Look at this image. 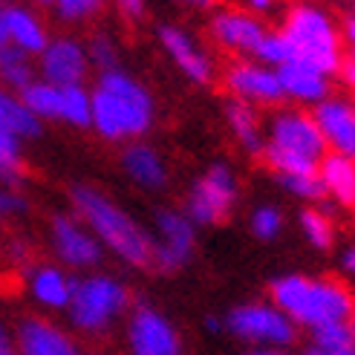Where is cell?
I'll return each mask as SVG.
<instances>
[{
    "instance_id": "cell-1",
    "label": "cell",
    "mask_w": 355,
    "mask_h": 355,
    "mask_svg": "<svg viewBox=\"0 0 355 355\" xmlns=\"http://www.w3.org/2000/svg\"><path fill=\"white\" fill-rule=\"evenodd\" d=\"M272 300L297 318L300 324L321 329L327 324H347L355 312V295L341 277L327 275L321 280L309 277H280L272 283Z\"/></svg>"
},
{
    "instance_id": "cell-2",
    "label": "cell",
    "mask_w": 355,
    "mask_h": 355,
    "mask_svg": "<svg viewBox=\"0 0 355 355\" xmlns=\"http://www.w3.org/2000/svg\"><path fill=\"white\" fill-rule=\"evenodd\" d=\"M90 104H93L96 130L107 139L141 136L150 128V119H153L150 96L145 93L141 84L116 73V69L101 73Z\"/></svg>"
},
{
    "instance_id": "cell-3",
    "label": "cell",
    "mask_w": 355,
    "mask_h": 355,
    "mask_svg": "<svg viewBox=\"0 0 355 355\" xmlns=\"http://www.w3.org/2000/svg\"><path fill=\"white\" fill-rule=\"evenodd\" d=\"M280 38L289 46V61L306 64L318 73H338L341 64V29H335L329 15L315 6H292L283 15Z\"/></svg>"
},
{
    "instance_id": "cell-4",
    "label": "cell",
    "mask_w": 355,
    "mask_h": 355,
    "mask_svg": "<svg viewBox=\"0 0 355 355\" xmlns=\"http://www.w3.org/2000/svg\"><path fill=\"white\" fill-rule=\"evenodd\" d=\"M73 202L81 211V217L96 228V234L107 243L116 254H121L130 266L148 269L153 263V243L141 228L124 214L119 205H113L96 188L78 185L73 188Z\"/></svg>"
},
{
    "instance_id": "cell-5",
    "label": "cell",
    "mask_w": 355,
    "mask_h": 355,
    "mask_svg": "<svg viewBox=\"0 0 355 355\" xmlns=\"http://www.w3.org/2000/svg\"><path fill=\"white\" fill-rule=\"evenodd\" d=\"M128 289L113 277H87L78 286H73L69 297V309H73V324L84 332H104L110 327L113 318L121 315L128 306Z\"/></svg>"
},
{
    "instance_id": "cell-6",
    "label": "cell",
    "mask_w": 355,
    "mask_h": 355,
    "mask_svg": "<svg viewBox=\"0 0 355 355\" xmlns=\"http://www.w3.org/2000/svg\"><path fill=\"white\" fill-rule=\"evenodd\" d=\"M269 148L304 159L309 165H321L327 156V139L318 130V124L309 113H283L272 121Z\"/></svg>"
},
{
    "instance_id": "cell-7",
    "label": "cell",
    "mask_w": 355,
    "mask_h": 355,
    "mask_svg": "<svg viewBox=\"0 0 355 355\" xmlns=\"http://www.w3.org/2000/svg\"><path fill=\"white\" fill-rule=\"evenodd\" d=\"M234 202V176L228 168L214 165L193 185L188 197V214L197 223H223Z\"/></svg>"
},
{
    "instance_id": "cell-8",
    "label": "cell",
    "mask_w": 355,
    "mask_h": 355,
    "mask_svg": "<svg viewBox=\"0 0 355 355\" xmlns=\"http://www.w3.org/2000/svg\"><path fill=\"white\" fill-rule=\"evenodd\" d=\"M228 329L248 341L266 344H289L295 338L292 324L277 309L269 306H240L228 315Z\"/></svg>"
},
{
    "instance_id": "cell-9",
    "label": "cell",
    "mask_w": 355,
    "mask_h": 355,
    "mask_svg": "<svg viewBox=\"0 0 355 355\" xmlns=\"http://www.w3.org/2000/svg\"><path fill=\"white\" fill-rule=\"evenodd\" d=\"M128 341L133 355H180V338L173 327L150 306H139L133 312Z\"/></svg>"
},
{
    "instance_id": "cell-10",
    "label": "cell",
    "mask_w": 355,
    "mask_h": 355,
    "mask_svg": "<svg viewBox=\"0 0 355 355\" xmlns=\"http://www.w3.org/2000/svg\"><path fill=\"white\" fill-rule=\"evenodd\" d=\"M223 84H225V90H232V96L240 101L252 98L260 104H277L283 98V87H280L277 76L266 73V69H260L254 64H245V61L228 64L223 73Z\"/></svg>"
},
{
    "instance_id": "cell-11",
    "label": "cell",
    "mask_w": 355,
    "mask_h": 355,
    "mask_svg": "<svg viewBox=\"0 0 355 355\" xmlns=\"http://www.w3.org/2000/svg\"><path fill=\"white\" fill-rule=\"evenodd\" d=\"M156 225L162 232V245L153 248V263L159 272H176L188 263L193 248V232L191 223L173 211H156Z\"/></svg>"
},
{
    "instance_id": "cell-12",
    "label": "cell",
    "mask_w": 355,
    "mask_h": 355,
    "mask_svg": "<svg viewBox=\"0 0 355 355\" xmlns=\"http://www.w3.org/2000/svg\"><path fill=\"white\" fill-rule=\"evenodd\" d=\"M211 38H214L223 49L257 52V46L266 38V26L243 9H225L211 21Z\"/></svg>"
},
{
    "instance_id": "cell-13",
    "label": "cell",
    "mask_w": 355,
    "mask_h": 355,
    "mask_svg": "<svg viewBox=\"0 0 355 355\" xmlns=\"http://www.w3.org/2000/svg\"><path fill=\"white\" fill-rule=\"evenodd\" d=\"M41 69L52 87H78L87 73V55L76 41H52L41 52Z\"/></svg>"
},
{
    "instance_id": "cell-14",
    "label": "cell",
    "mask_w": 355,
    "mask_h": 355,
    "mask_svg": "<svg viewBox=\"0 0 355 355\" xmlns=\"http://www.w3.org/2000/svg\"><path fill=\"white\" fill-rule=\"evenodd\" d=\"M17 347H21L24 355H81L76 344L55 324L35 315L17 324ZM93 355H104V352H93Z\"/></svg>"
},
{
    "instance_id": "cell-15",
    "label": "cell",
    "mask_w": 355,
    "mask_h": 355,
    "mask_svg": "<svg viewBox=\"0 0 355 355\" xmlns=\"http://www.w3.org/2000/svg\"><path fill=\"white\" fill-rule=\"evenodd\" d=\"M315 124L341 156L355 159V107L347 101H324L315 107Z\"/></svg>"
},
{
    "instance_id": "cell-16",
    "label": "cell",
    "mask_w": 355,
    "mask_h": 355,
    "mask_svg": "<svg viewBox=\"0 0 355 355\" xmlns=\"http://www.w3.org/2000/svg\"><path fill=\"white\" fill-rule=\"evenodd\" d=\"M159 41L165 44V49L173 55V61L180 64V69L188 78L200 81V84H208L211 78H214V76H211V61L202 55L197 46H193V41L188 38L180 26H171V24L159 26Z\"/></svg>"
},
{
    "instance_id": "cell-17",
    "label": "cell",
    "mask_w": 355,
    "mask_h": 355,
    "mask_svg": "<svg viewBox=\"0 0 355 355\" xmlns=\"http://www.w3.org/2000/svg\"><path fill=\"white\" fill-rule=\"evenodd\" d=\"M52 234H55V245H58V252L67 263H73V266H93L101 252H98V243L81 232V228L69 220V217H55L52 220Z\"/></svg>"
},
{
    "instance_id": "cell-18",
    "label": "cell",
    "mask_w": 355,
    "mask_h": 355,
    "mask_svg": "<svg viewBox=\"0 0 355 355\" xmlns=\"http://www.w3.org/2000/svg\"><path fill=\"white\" fill-rule=\"evenodd\" d=\"M324 188H329L338 202L347 208H355V159L341 156V153H327L321 168H318Z\"/></svg>"
},
{
    "instance_id": "cell-19",
    "label": "cell",
    "mask_w": 355,
    "mask_h": 355,
    "mask_svg": "<svg viewBox=\"0 0 355 355\" xmlns=\"http://www.w3.org/2000/svg\"><path fill=\"white\" fill-rule=\"evenodd\" d=\"M277 81L283 87V93L304 98V101H318V98L327 96V78L306 64H295V61L280 64Z\"/></svg>"
},
{
    "instance_id": "cell-20",
    "label": "cell",
    "mask_w": 355,
    "mask_h": 355,
    "mask_svg": "<svg viewBox=\"0 0 355 355\" xmlns=\"http://www.w3.org/2000/svg\"><path fill=\"white\" fill-rule=\"evenodd\" d=\"M121 162H124V171H128L136 182L148 185V188H159L168 182V171L162 165V159L148 145H130L124 150Z\"/></svg>"
},
{
    "instance_id": "cell-21",
    "label": "cell",
    "mask_w": 355,
    "mask_h": 355,
    "mask_svg": "<svg viewBox=\"0 0 355 355\" xmlns=\"http://www.w3.org/2000/svg\"><path fill=\"white\" fill-rule=\"evenodd\" d=\"M3 21H6V35L17 44L21 52H44L46 49L44 26L35 21V15H29L26 9L9 6L3 12Z\"/></svg>"
},
{
    "instance_id": "cell-22",
    "label": "cell",
    "mask_w": 355,
    "mask_h": 355,
    "mask_svg": "<svg viewBox=\"0 0 355 355\" xmlns=\"http://www.w3.org/2000/svg\"><path fill=\"white\" fill-rule=\"evenodd\" d=\"M73 286L76 283H69L58 269H49V266L38 269L32 277V292L46 306H67L73 297Z\"/></svg>"
},
{
    "instance_id": "cell-23",
    "label": "cell",
    "mask_w": 355,
    "mask_h": 355,
    "mask_svg": "<svg viewBox=\"0 0 355 355\" xmlns=\"http://www.w3.org/2000/svg\"><path fill=\"white\" fill-rule=\"evenodd\" d=\"M0 130H6L12 136H38L41 124L21 101H15L12 96L0 90Z\"/></svg>"
},
{
    "instance_id": "cell-24",
    "label": "cell",
    "mask_w": 355,
    "mask_h": 355,
    "mask_svg": "<svg viewBox=\"0 0 355 355\" xmlns=\"http://www.w3.org/2000/svg\"><path fill=\"white\" fill-rule=\"evenodd\" d=\"M228 121H232L234 133L240 136V141L248 148L260 153L263 145H260V133H257V113L248 101H240V98H232L228 101Z\"/></svg>"
},
{
    "instance_id": "cell-25",
    "label": "cell",
    "mask_w": 355,
    "mask_h": 355,
    "mask_svg": "<svg viewBox=\"0 0 355 355\" xmlns=\"http://www.w3.org/2000/svg\"><path fill=\"white\" fill-rule=\"evenodd\" d=\"M24 107L32 116H49L61 119V87L52 84H29L24 90Z\"/></svg>"
},
{
    "instance_id": "cell-26",
    "label": "cell",
    "mask_w": 355,
    "mask_h": 355,
    "mask_svg": "<svg viewBox=\"0 0 355 355\" xmlns=\"http://www.w3.org/2000/svg\"><path fill=\"white\" fill-rule=\"evenodd\" d=\"M61 119L76 124V128H87L93 121V104L81 87H61Z\"/></svg>"
},
{
    "instance_id": "cell-27",
    "label": "cell",
    "mask_w": 355,
    "mask_h": 355,
    "mask_svg": "<svg viewBox=\"0 0 355 355\" xmlns=\"http://www.w3.org/2000/svg\"><path fill=\"white\" fill-rule=\"evenodd\" d=\"M0 78L21 87V90H26V87L32 84V67L26 61V52L21 49H12V46H3L0 49Z\"/></svg>"
},
{
    "instance_id": "cell-28",
    "label": "cell",
    "mask_w": 355,
    "mask_h": 355,
    "mask_svg": "<svg viewBox=\"0 0 355 355\" xmlns=\"http://www.w3.org/2000/svg\"><path fill=\"white\" fill-rule=\"evenodd\" d=\"M21 153H17V136L0 130V180L3 182H17L21 180Z\"/></svg>"
},
{
    "instance_id": "cell-29",
    "label": "cell",
    "mask_w": 355,
    "mask_h": 355,
    "mask_svg": "<svg viewBox=\"0 0 355 355\" xmlns=\"http://www.w3.org/2000/svg\"><path fill=\"white\" fill-rule=\"evenodd\" d=\"M315 338H318V349H324V352H341V349L355 347L349 324H327L315 332Z\"/></svg>"
},
{
    "instance_id": "cell-30",
    "label": "cell",
    "mask_w": 355,
    "mask_h": 355,
    "mask_svg": "<svg viewBox=\"0 0 355 355\" xmlns=\"http://www.w3.org/2000/svg\"><path fill=\"white\" fill-rule=\"evenodd\" d=\"M300 223H304L309 240L318 245V248H329L332 243V220L321 211H304L300 214Z\"/></svg>"
},
{
    "instance_id": "cell-31",
    "label": "cell",
    "mask_w": 355,
    "mask_h": 355,
    "mask_svg": "<svg viewBox=\"0 0 355 355\" xmlns=\"http://www.w3.org/2000/svg\"><path fill=\"white\" fill-rule=\"evenodd\" d=\"M101 12V3H93V0H64L58 3V15L64 21H90Z\"/></svg>"
},
{
    "instance_id": "cell-32",
    "label": "cell",
    "mask_w": 355,
    "mask_h": 355,
    "mask_svg": "<svg viewBox=\"0 0 355 355\" xmlns=\"http://www.w3.org/2000/svg\"><path fill=\"white\" fill-rule=\"evenodd\" d=\"M90 52H93V61L104 69V73H110L113 64H116V49L110 44V38H104V35H93L90 38Z\"/></svg>"
},
{
    "instance_id": "cell-33",
    "label": "cell",
    "mask_w": 355,
    "mask_h": 355,
    "mask_svg": "<svg viewBox=\"0 0 355 355\" xmlns=\"http://www.w3.org/2000/svg\"><path fill=\"white\" fill-rule=\"evenodd\" d=\"M252 228H254V234H257V237L269 240V237H275V234L280 232V214H277L275 208H260L257 214H254Z\"/></svg>"
},
{
    "instance_id": "cell-34",
    "label": "cell",
    "mask_w": 355,
    "mask_h": 355,
    "mask_svg": "<svg viewBox=\"0 0 355 355\" xmlns=\"http://www.w3.org/2000/svg\"><path fill=\"white\" fill-rule=\"evenodd\" d=\"M24 200L12 197V193H0V220L9 217V214H17V211H24Z\"/></svg>"
},
{
    "instance_id": "cell-35",
    "label": "cell",
    "mask_w": 355,
    "mask_h": 355,
    "mask_svg": "<svg viewBox=\"0 0 355 355\" xmlns=\"http://www.w3.org/2000/svg\"><path fill=\"white\" fill-rule=\"evenodd\" d=\"M341 21H344L341 32H344V38L349 41V55L355 58V12H349V15H341Z\"/></svg>"
},
{
    "instance_id": "cell-36",
    "label": "cell",
    "mask_w": 355,
    "mask_h": 355,
    "mask_svg": "<svg viewBox=\"0 0 355 355\" xmlns=\"http://www.w3.org/2000/svg\"><path fill=\"white\" fill-rule=\"evenodd\" d=\"M119 9H121V15H128V17H141L145 15V6L141 3H121Z\"/></svg>"
},
{
    "instance_id": "cell-37",
    "label": "cell",
    "mask_w": 355,
    "mask_h": 355,
    "mask_svg": "<svg viewBox=\"0 0 355 355\" xmlns=\"http://www.w3.org/2000/svg\"><path fill=\"white\" fill-rule=\"evenodd\" d=\"M0 355H15L12 347H9V341H6V335H3V329H0Z\"/></svg>"
},
{
    "instance_id": "cell-38",
    "label": "cell",
    "mask_w": 355,
    "mask_h": 355,
    "mask_svg": "<svg viewBox=\"0 0 355 355\" xmlns=\"http://www.w3.org/2000/svg\"><path fill=\"white\" fill-rule=\"evenodd\" d=\"M309 355H355V347H352V349H341V352H324V349H318V347H315Z\"/></svg>"
},
{
    "instance_id": "cell-39",
    "label": "cell",
    "mask_w": 355,
    "mask_h": 355,
    "mask_svg": "<svg viewBox=\"0 0 355 355\" xmlns=\"http://www.w3.org/2000/svg\"><path fill=\"white\" fill-rule=\"evenodd\" d=\"M6 38H9L6 35V21H3V12H0V49L6 46Z\"/></svg>"
},
{
    "instance_id": "cell-40",
    "label": "cell",
    "mask_w": 355,
    "mask_h": 355,
    "mask_svg": "<svg viewBox=\"0 0 355 355\" xmlns=\"http://www.w3.org/2000/svg\"><path fill=\"white\" fill-rule=\"evenodd\" d=\"M245 355H286V352H280V349H254V352H245Z\"/></svg>"
},
{
    "instance_id": "cell-41",
    "label": "cell",
    "mask_w": 355,
    "mask_h": 355,
    "mask_svg": "<svg viewBox=\"0 0 355 355\" xmlns=\"http://www.w3.org/2000/svg\"><path fill=\"white\" fill-rule=\"evenodd\" d=\"M347 266H349V269L355 272V252H349V254H347Z\"/></svg>"
}]
</instances>
